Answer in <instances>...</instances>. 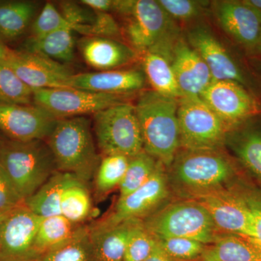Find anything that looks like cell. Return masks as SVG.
Returning a JSON list of instances; mask_svg holds the SVG:
<instances>
[{
    "instance_id": "obj_1",
    "label": "cell",
    "mask_w": 261,
    "mask_h": 261,
    "mask_svg": "<svg viewBox=\"0 0 261 261\" xmlns=\"http://www.w3.org/2000/svg\"><path fill=\"white\" fill-rule=\"evenodd\" d=\"M175 199L198 200L228 190L244 172L225 148L192 150L180 148L166 168Z\"/></svg>"
},
{
    "instance_id": "obj_2",
    "label": "cell",
    "mask_w": 261,
    "mask_h": 261,
    "mask_svg": "<svg viewBox=\"0 0 261 261\" xmlns=\"http://www.w3.org/2000/svg\"><path fill=\"white\" fill-rule=\"evenodd\" d=\"M179 99L151 90L140 92L135 105L144 150L168 167L181 148L178 108Z\"/></svg>"
},
{
    "instance_id": "obj_3",
    "label": "cell",
    "mask_w": 261,
    "mask_h": 261,
    "mask_svg": "<svg viewBox=\"0 0 261 261\" xmlns=\"http://www.w3.org/2000/svg\"><path fill=\"white\" fill-rule=\"evenodd\" d=\"M45 141L58 171L74 175L86 184L93 178L100 158L88 118L80 116L58 119Z\"/></svg>"
},
{
    "instance_id": "obj_4",
    "label": "cell",
    "mask_w": 261,
    "mask_h": 261,
    "mask_svg": "<svg viewBox=\"0 0 261 261\" xmlns=\"http://www.w3.org/2000/svg\"><path fill=\"white\" fill-rule=\"evenodd\" d=\"M113 13L123 20L122 35L140 56L161 43L176 40V22L154 0H116Z\"/></svg>"
},
{
    "instance_id": "obj_5",
    "label": "cell",
    "mask_w": 261,
    "mask_h": 261,
    "mask_svg": "<svg viewBox=\"0 0 261 261\" xmlns=\"http://www.w3.org/2000/svg\"><path fill=\"white\" fill-rule=\"evenodd\" d=\"M142 224L155 240L187 238L211 245L223 233L207 209L195 200L173 198L144 219Z\"/></svg>"
},
{
    "instance_id": "obj_6",
    "label": "cell",
    "mask_w": 261,
    "mask_h": 261,
    "mask_svg": "<svg viewBox=\"0 0 261 261\" xmlns=\"http://www.w3.org/2000/svg\"><path fill=\"white\" fill-rule=\"evenodd\" d=\"M0 165L23 200L58 171L45 140L1 142Z\"/></svg>"
},
{
    "instance_id": "obj_7",
    "label": "cell",
    "mask_w": 261,
    "mask_h": 261,
    "mask_svg": "<svg viewBox=\"0 0 261 261\" xmlns=\"http://www.w3.org/2000/svg\"><path fill=\"white\" fill-rule=\"evenodd\" d=\"M187 42L202 58L214 81H232L242 84L261 99V89L248 58L228 48L216 37L210 27L195 24L188 29Z\"/></svg>"
},
{
    "instance_id": "obj_8",
    "label": "cell",
    "mask_w": 261,
    "mask_h": 261,
    "mask_svg": "<svg viewBox=\"0 0 261 261\" xmlns=\"http://www.w3.org/2000/svg\"><path fill=\"white\" fill-rule=\"evenodd\" d=\"M93 121L96 142L102 155L132 158L144 150L135 105L123 102L103 110L93 115Z\"/></svg>"
},
{
    "instance_id": "obj_9",
    "label": "cell",
    "mask_w": 261,
    "mask_h": 261,
    "mask_svg": "<svg viewBox=\"0 0 261 261\" xmlns=\"http://www.w3.org/2000/svg\"><path fill=\"white\" fill-rule=\"evenodd\" d=\"M178 120L181 148H225L228 128L200 97L179 99Z\"/></svg>"
},
{
    "instance_id": "obj_10",
    "label": "cell",
    "mask_w": 261,
    "mask_h": 261,
    "mask_svg": "<svg viewBox=\"0 0 261 261\" xmlns=\"http://www.w3.org/2000/svg\"><path fill=\"white\" fill-rule=\"evenodd\" d=\"M132 95L99 93L84 89H41L34 91L33 104L42 108L57 119L95 114L120 103L128 102Z\"/></svg>"
},
{
    "instance_id": "obj_11",
    "label": "cell",
    "mask_w": 261,
    "mask_h": 261,
    "mask_svg": "<svg viewBox=\"0 0 261 261\" xmlns=\"http://www.w3.org/2000/svg\"><path fill=\"white\" fill-rule=\"evenodd\" d=\"M216 23L247 58L256 57L261 39V13L244 0L211 2Z\"/></svg>"
},
{
    "instance_id": "obj_12",
    "label": "cell",
    "mask_w": 261,
    "mask_h": 261,
    "mask_svg": "<svg viewBox=\"0 0 261 261\" xmlns=\"http://www.w3.org/2000/svg\"><path fill=\"white\" fill-rule=\"evenodd\" d=\"M173 199L166 166L159 161L148 181L135 191L118 198L111 212L98 222L111 225L128 220L143 221Z\"/></svg>"
},
{
    "instance_id": "obj_13",
    "label": "cell",
    "mask_w": 261,
    "mask_h": 261,
    "mask_svg": "<svg viewBox=\"0 0 261 261\" xmlns=\"http://www.w3.org/2000/svg\"><path fill=\"white\" fill-rule=\"evenodd\" d=\"M200 97L228 130L261 115V99L232 81H214Z\"/></svg>"
},
{
    "instance_id": "obj_14",
    "label": "cell",
    "mask_w": 261,
    "mask_h": 261,
    "mask_svg": "<svg viewBox=\"0 0 261 261\" xmlns=\"http://www.w3.org/2000/svg\"><path fill=\"white\" fill-rule=\"evenodd\" d=\"M43 219L24 202L10 211L2 228L0 261L39 260L34 245Z\"/></svg>"
},
{
    "instance_id": "obj_15",
    "label": "cell",
    "mask_w": 261,
    "mask_h": 261,
    "mask_svg": "<svg viewBox=\"0 0 261 261\" xmlns=\"http://www.w3.org/2000/svg\"><path fill=\"white\" fill-rule=\"evenodd\" d=\"M58 119L35 105L0 103V132L9 140H46Z\"/></svg>"
},
{
    "instance_id": "obj_16",
    "label": "cell",
    "mask_w": 261,
    "mask_h": 261,
    "mask_svg": "<svg viewBox=\"0 0 261 261\" xmlns=\"http://www.w3.org/2000/svg\"><path fill=\"white\" fill-rule=\"evenodd\" d=\"M6 61L33 91L68 87L67 82L74 73L67 65L23 51L13 50Z\"/></svg>"
},
{
    "instance_id": "obj_17",
    "label": "cell",
    "mask_w": 261,
    "mask_h": 261,
    "mask_svg": "<svg viewBox=\"0 0 261 261\" xmlns=\"http://www.w3.org/2000/svg\"><path fill=\"white\" fill-rule=\"evenodd\" d=\"M210 214L220 232L252 238L253 220L243 200L231 188L198 200Z\"/></svg>"
},
{
    "instance_id": "obj_18",
    "label": "cell",
    "mask_w": 261,
    "mask_h": 261,
    "mask_svg": "<svg viewBox=\"0 0 261 261\" xmlns=\"http://www.w3.org/2000/svg\"><path fill=\"white\" fill-rule=\"evenodd\" d=\"M225 147L247 177L261 189V115L228 130Z\"/></svg>"
},
{
    "instance_id": "obj_19",
    "label": "cell",
    "mask_w": 261,
    "mask_h": 261,
    "mask_svg": "<svg viewBox=\"0 0 261 261\" xmlns=\"http://www.w3.org/2000/svg\"><path fill=\"white\" fill-rule=\"evenodd\" d=\"M147 80L142 68H127L73 73L67 82L68 87L99 93L133 95L143 91Z\"/></svg>"
},
{
    "instance_id": "obj_20",
    "label": "cell",
    "mask_w": 261,
    "mask_h": 261,
    "mask_svg": "<svg viewBox=\"0 0 261 261\" xmlns=\"http://www.w3.org/2000/svg\"><path fill=\"white\" fill-rule=\"evenodd\" d=\"M172 68L183 97H200L214 82L205 61L181 37L173 47Z\"/></svg>"
},
{
    "instance_id": "obj_21",
    "label": "cell",
    "mask_w": 261,
    "mask_h": 261,
    "mask_svg": "<svg viewBox=\"0 0 261 261\" xmlns=\"http://www.w3.org/2000/svg\"><path fill=\"white\" fill-rule=\"evenodd\" d=\"M78 47L85 63L97 71L121 69L140 58L127 43L112 38L84 37Z\"/></svg>"
},
{
    "instance_id": "obj_22",
    "label": "cell",
    "mask_w": 261,
    "mask_h": 261,
    "mask_svg": "<svg viewBox=\"0 0 261 261\" xmlns=\"http://www.w3.org/2000/svg\"><path fill=\"white\" fill-rule=\"evenodd\" d=\"M177 39L158 44L140 58L142 69L152 90L166 97L181 99L183 97L172 68L173 49Z\"/></svg>"
},
{
    "instance_id": "obj_23",
    "label": "cell",
    "mask_w": 261,
    "mask_h": 261,
    "mask_svg": "<svg viewBox=\"0 0 261 261\" xmlns=\"http://www.w3.org/2000/svg\"><path fill=\"white\" fill-rule=\"evenodd\" d=\"M141 220H128L116 224L89 225L91 243L97 261H124L130 233Z\"/></svg>"
},
{
    "instance_id": "obj_24",
    "label": "cell",
    "mask_w": 261,
    "mask_h": 261,
    "mask_svg": "<svg viewBox=\"0 0 261 261\" xmlns=\"http://www.w3.org/2000/svg\"><path fill=\"white\" fill-rule=\"evenodd\" d=\"M39 3L29 0L0 1V40L15 42L31 28L39 12Z\"/></svg>"
},
{
    "instance_id": "obj_25",
    "label": "cell",
    "mask_w": 261,
    "mask_h": 261,
    "mask_svg": "<svg viewBox=\"0 0 261 261\" xmlns=\"http://www.w3.org/2000/svg\"><path fill=\"white\" fill-rule=\"evenodd\" d=\"M73 32L72 29L65 28L42 37H30L24 42L20 51L67 65L75 58Z\"/></svg>"
},
{
    "instance_id": "obj_26",
    "label": "cell",
    "mask_w": 261,
    "mask_h": 261,
    "mask_svg": "<svg viewBox=\"0 0 261 261\" xmlns=\"http://www.w3.org/2000/svg\"><path fill=\"white\" fill-rule=\"evenodd\" d=\"M77 178L70 173L56 171L39 190L24 200V205L43 219L61 215L63 192Z\"/></svg>"
},
{
    "instance_id": "obj_27",
    "label": "cell",
    "mask_w": 261,
    "mask_h": 261,
    "mask_svg": "<svg viewBox=\"0 0 261 261\" xmlns=\"http://www.w3.org/2000/svg\"><path fill=\"white\" fill-rule=\"evenodd\" d=\"M200 261H261V249L250 238L223 233L207 245Z\"/></svg>"
},
{
    "instance_id": "obj_28",
    "label": "cell",
    "mask_w": 261,
    "mask_h": 261,
    "mask_svg": "<svg viewBox=\"0 0 261 261\" xmlns=\"http://www.w3.org/2000/svg\"><path fill=\"white\" fill-rule=\"evenodd\" d=\"M88 225L76 224L62 215L42 220L36 237V253L40 258L47 252L68 243L87 228Z\"/></svg>"
},
{
    "instance_id": "obj_29",
    "label": "cell",
    "mask_w": 261,
    "mask_h": 261,
    "mask_svg": "<svg viewBox=\"0 0 261 261\" xmlns=\"http://www.w3.org/2000/svg\"><path fill=\"white\" fill-rule=\"evenodd\" d=\"M130 158L121 154L102 155L94 175V191L97 198L118 188L128 168Z\"/></svg>"
},
{
    "instance_id": "obj_30",
    "label": "cell",
    "mask_w": 261,
    "mask_h": 261,
    "mask_svg": "<svg viewBox=\"0 0 261 261\" xmlns=\"http://www.w3.org/2000/svg\"><path fill=\"white\" fill-rule=\"evenodd\" d=\"M62 216L76 223L84 224L92 211V200L87 184L77 178L65 189L61 200Z\"/></svg>"
},
{
    "instance_id": "obj_31",
    "label": "cell",
    "mask_w": 261,
    "mask_h": 261,
    "mask_svg": "<svg viewBox=\"0 0 261 261\" xmlns=\"http://www.w3.org/2000/svg\"><path fill=\"white\" fill-rule=\"evenodd\" d=\"M159 163L145 150L130 158L124 177L118 187V198L128 195L145 185L155 171Z\"/></svg>"
},
{
    "instance_id": "obj_32",
    "label": "cell",
    "mask_w": 261,
    "mask_h": 261,
    "mask_svg": "<svg viewBox=\"0 0 261 261\" xmlns=\"http://www.w3.org/2000/svg\"><path fill=\"white\" fill-rule=\"evenodd\" d=\"M34 91L28 87L6 61H0V103L33 104Z\"/></svg>"
},
{
    "instance_id": "obj_33",
    "label": "cell",
    "mask_w": 261,
    "mask_h": 261,
    "mask_svg": "<svg viewBox=\"0 0 261 261\" xmlns=\"http://www.w3.org/2000/svg\"><path fill=\"white\" fill-rule=\"evenodd\" d=\"M39 261H97L89 237V225L68 243L44 254Z\"/></svg>"
},
{
    "instance_id": "obj_34",
    "label": "cell",
    "mask_w": 261,
    "mask_h": 261,
    "mask_svg": "<svg viewBox=\"0 0 261 261\" xmlns=\"http://www.w3.org/2000/svg\"><path fill=\"white\" fill-rule=\"evenodd\" d=\"M243 200L253 220V236L250 240L261 249V189L244 173L230 187Z\"/></svg>"
},
{
    "instance_id": "obj_35",
    "label": "cell",
    "mask_w": 261,
    "mask_h": 261,
    "mask_svg": "<svg viewBox=\"0 0 261 261\" xmlns=\"http://www.w3.org/2000/svg\"><path fill=\"white\" fill-rule=\"evenodd\" d=\"M159 248L168 256L181 261L200 260L207 245L187 238H168L156 240Z\"/></svg>"
},
{
    "instance_id": "obj_36",
    "label": "cell",
    "mask_w": 261,
    "mask_h": 261,
    "mask_svg": "<svg viewBox=\"0 0 261 261\" xmlns=\"http://www.w3.org/2000/svg\"><path fill=\"white\" fill-rule=\"evenodd\" d=\"M160 5L175 22L191 23L205 14L211 2L197 0H158Z\"/></svg>"
},
{
    "instance_id": "obj_37",
    "label": "cell",
    "mask_w": 261,
    "mask_h": 261,
    "mask_svg": "<svg viewBox=\"0 0 261 261\" xmlns=\"http://www.w3.org/2000/svg\"><path fill=\"white\" fill-rule=\"evenodd\" d=\"M157 247L155 239L144 227L142 221H139L128 238L124 261H144Z\"/></svg>"
},
{
    "instance_id": "obj_38",
    "label": "cell",
    "mask_w": 261,
    "mask_h": 261,
    "mask_svg": "<svg viewBox=\"0 0 261 261\" xmlns=\"http://www.w3.org/2000/svg\"><path fill=\"white\" fill-rule=\"evenodd\" d=\"M70 28V25L54 3H48L43 6L31 25V37H42L56 31Z\"/></svg>"
},
{
    "instance_id": "obj_39",
    "label": "cell",
    "mask_w": 261,
    "mask_h": 261,
    "mask_svg": "<svg viewBox=\"0 0 261 261\" xmlns=\"http://www.w3.org/2000/svg\"><path fill=\"white\" fill-rule=\"evenodd\" d=\"M60 11L69 23L73 32L82 33L89 27L95 18L96 12L80 3L62 1L59 3Z\"/></svg>"
},
{
    "instance_id": "obj_40",
    "label": "cell",
    "mask_w": 261,
    "mask_h": 261,
    "mask_svg": "<svg viewBox=\"0 0 261 261\" xmlns=\"http://www.w3.org/2000/svg\"><path fill=\"white\" fill-rule=\"evenodd\" d=\"M96 12L92 23L82 32L84 37L112 38L119 39L121 27L111 13Z\"/></svg>"
},
{
    "instance_id": "obj_41",
    "label": "cell",
    "mask_w": 261,
    "mask_h": 261,
    "mask_svg": "<svg viewBox=\"0 0 261 261\" xmlns=\"http://www.w3.org/2000/svg\"><path fill=\"white\" fill-rule=\"evenodd\" d=\"M23 202L24 200L0 165V213L8 212L23 205Z\"/></svg>"
},
{
    "instance_id": "obj_42",
    "label": "cell",
    "mask_w": 261,
    "mask_h": 261,
    "mask_svg": "<svg viewBox=\"0 0 261 261\" xmlns=\"http://www.w3.org/2000/svg\"><path fill=\"white\" fill-rule=\"evenodd\" d=\"M82 5L94 11L102 13H113L116 0H82Z\"/></svg>"
},
{
    "instance_id": "obj_43",
    "label": "cell",
    "mask_w": 261,
    "mask_h": 261,
    "mask_svg": "<svg viewBox=\"0 0 261 261\" xmlns=\"http://www.w3.org/2000/svg\"><path fill=\"white\" fill-rule=\"evenodd\" d=\"M248 61L261 89V58L259 56L252 57L248 58Z\"/></svg>"
},
{
    "instance_id": "obj_44",
    "label": "cell",
    "mask_w": 261,
    "mask_h": 261,
    "mask_svg": "<svg viewBox=\"0 0 261 261\" xmlns=\"http://www.w3.org/2000/svg\"><path fill=\"white\" fill-rule=\"evenodd\" d=\"M144 261H181L176 260V259L173 258V257L168 256L166 253H164L159 248V245H158L157 249L154 250L153 253L145 259ZM200 261V260H197Z\"/></svg>"
},
{
    "instance_id": "obj_45",
    "label": "cell",
    "mask_w": 261,
    "mask_h": 261,
    "mask_svg": "<svg viewBox=\"0 0 261 261\" xmlns=\"http://www.w3.org/2000/svg\"><path fill=\"white\" fill-rule=\"evenodd\" d=\"M13 50L10 49L6 44L0 40V61H6L11 56Z\"/></svg>"
},
{
    "instance_id": "obj_46",
    "label": "cell",
    "mask_w": 261,
    "mask_h": 261,
    "mask_svg": "<svg viewBox=\"0 0 261 261\" xmlns=\"http://www.w3.org/2000/svg\"><path fill=\"white\" fill-rule=\"evenodd\" d=\"M245 3L261 13V0H244Z\"/></svg>"
},
{
    "instance_id": "obj_47",
    "label": "cell",
    "mask_w": 261,
    "mask_h": 261,
    "mask_svg": "<svg viewBox=\"0 0 261 261\" xmlns=\"http://www.w3.org/2000/svg\"><path fill=\"white\" fill-rule=\"evenodd\" d=\"M8 212L0 213V240H1V233L2 228H3V223H4L5 219H6L7 216H8Z\"/></svg>"
},
{
    "instance_id": "obj_48",
    "label": "cell",
    "mask_w": 261,
    "mask_h": 261,
    "mask_svg": "<svg viewBox=\"0 0 261 261\" xmlns=\"http://www.w3.org/2000/svg\"><path fill=\"white\" fill-rule=\"evenodd\" d=\"M257 56L260 57V58H261V39H260V44H259L258 55H257Z\"/></svg>"
},
{
    "instance_id": "obj_49",
    "label": "cell",
    "mask_w": 261,
    "mask_h": 261,
    "mask_svg": "<svg viewBox=\"0 0 261 261\" xmlns=\"http://www.w3.org/2000/svg\"><path fill=\"white\" fill-rule=\"evenodd\" d=\"M27 261H39V260H27Z\"/></svg>"
}]
</instances>
